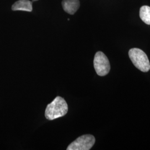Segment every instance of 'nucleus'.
Wrapping results in <instances>:
<instances>
[{"label":"nucleus","mask_w":150,"mask_h":150,"mask_svg":"<svg viewBox=\"0 0 150 150\" xmlns=\"http://www.w3.org/2000/svg\"><path fill=\"white\" fill-rule=\"evenodd\" d=\"M96 141L95 137L92 134H84L75 139L67 147V150H89Z\"/></svg>","instance_id":"nucleus-4"},{"label":"nucleus","mask_w":150,"mask_h":150,"mask_svg":"<svg viewBox=\"0 0 150 150\" xmlns=\"http://www.w3.org/2000/svg\"><path fill=\"white\" fill-rule=\"evenodd\" d=\"M63 9L70 15H74L80 7L79 0H63L62 2Z\"/></svg>","instance_id":"nucleus-5"},{"label":"nucleus","mask_w":150,"mask_h":150,"mask_svg":"<svg viewBox=\"0 0 150 150\" xmlns=\"http://www.w3.org/2000/svg\"><path fill=\"white\" fill-rule=\"evenodd\" d=\"M129 57L134 66L144 72L150 70V64L147 54L141 49L131 48L129 52Z\"/></svg>","instance_id":"nucleus-2"},{"label":"nucleus","mask_w":150,"mask_h":150,"mask_svg":"<svg viewBox=\"0 0 150 150\" xmlns=\"http://www.w3.org/2000/svg\"><path fill=\"white\" fill-rule=\"evenodd\" d=\"M139 16L141 19L146 24L150 25V7L148 6H143L139 10Z\"/></svg>","instance_id":"nucleus-7"},{"label":"nucleus","mask_w":150,"mask_h":150,"mask_svg":"<svg viewBox=\"0 0 150 150\" xmlns=\"http://www.w3.org/2000/svg\"><path fill=\"white\" fill-rule=\"evenodd\" d=\"M68 105L64 98L56 97L52 102L49 103L45 110V117L48 120H54L64 116L68 112Z\"/></svg>","instance_id":"nucleus-1"},{"label":"nucleus","mask_w":150,"mask_h":150,"mask_svg":"<svg viewBox=\"0 0 150 150\" xmlns=\"http://www.w3.org/2000/svg\"><path fill=\"white\" fill-rule=\"evenodd\" d=\"M38 1V0H32V2H35V1Z\"/></svg>","instance_id":"nucleus-8"},{"label":"nucleus","mask_w":150,"mask_h":150,"mask_svg":"<svg viewBox=\"0 0 150 150\" xmlns=\"http://www.w3.org/2000/svg\"><path fill=\"white\" fill-rule=\"evenodd\" d=\"M12 10L31 12L32 2L29 0H18L12 6Z\"/></svg>","instance_id":"nucleus-6"},{"label":"nucleus","mask_w":150,"mask_h":150,"mask_svg":"<svg viewBox=\"0 0 150 150\" xmlns=\"http://www.w3.org/2000/svg\"><path fill=\"white\" fill-rule=\"evenodd\" d=\"M93 65L97 74L100 76L107 75L111 69L109 60L101 51H98L95 54Z\"/></svg>","instance_id":"nucleus-3"}]
</instances>
